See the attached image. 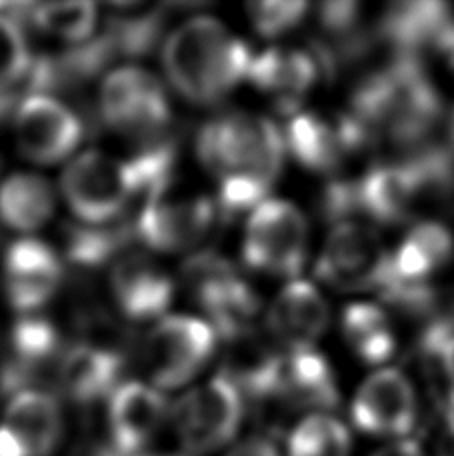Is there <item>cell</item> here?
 I'll use <instances>...</instances> for the list:
<instances>
[{
    "instance_id": "4fadbf2b",
    "label": "cell",
    "mask_w": 454,
    "mask_h": 456,
    "mask_svg": "<svg viewBox=\"0 0 454 456\" xmlns=\"http://www.w3.org/2000/svg\"><path fill=\"white\" fill-rule=\"evenodd\" d=\"M285 146L308 170L332 175L362 149H369L348 114L327 117L322 112H295L288 120Z\"/></svg>"
},
{
    "instance_id": "6da1fadb",
    "label": "cell",
    "mask_w": 454,
    "mask_h": 456,
    "mask_svg": "<svg viewBox=\"0 0 454 456\" xmlns=\"http://www.w3.org/2000/svg\"><path fill=\"white\" fill-rule=\"evenodd\" d=\"M199 159L218 183V208L237 215L263 205L285 159V138L258 114L223 112L200 128Z\"/></svg>"
},
{
    "instance_id": "5b68a950",
    "label": "cell",
    "mask_w": 454,
    "mask_h": 456,
    "mask_svg": "<svg viewBox=\"0 0 454 456\" xmlns=\"http://www.w3.org/2000/svg\"><path fill=\"white\" fill-rule=\"evenodd\" d=\"M242 419L245 396L224 372L186 393L173 411L178 441L191 454L231 449Z\"/></svg>"
},
{
    "instance_id": "ffe728a7",
    "label": "cell",
    "mask_w": 454,
    "mask_h": 456,
    "mask_svg": "<svg viewBox=\"0 0 454 456\" xmlns=\"http://www.w3.org/2000/svg\"><path fill=\"white\" fill-rule=\"evenodd\" d=\"M327 324V300L306 281L288 282L271 305L269 329L287 353L314 348Z\"/></svg>"
},
{
    "instance_id": "f1b7e54d",
    "label": "cell",
    "mask_w": 454,
    "mask_h": 456,
    "mask_svg": "<svg viewBox=\"0 0 454 456\" xmlns=\"http://www.w3.org/2000/svg\"><path fill=\"white\" fill-rule=\"evenodd\" d=\"M30 67L32 56L19 22L0 16V91L20 94V88H27Z\"/></svg>"
},
{
    "instance_id": "1f68e13d",
    "label": "cell",
    "mask_w": 454,
    "mask_h": 456,
    "mask_svg": "<svg viewBox=\"0 0 454 456\" xmlns=\"http://www.w3.org/2000/svg\"><path fill=\"white\" fill-rule=\"evenodd\" d=\"M224 456H282L271 438L266 436H248L245 441L231 444Z\"/></svg>"
},
{
    "instance_id": "7c38bea8",
    "label": "cell",
    "mask_w": 454,
    "mask_h": 456,
    "mask_svg": "<svg viewBox=\"0 0 454 456\" xmlns=\"http://www.w3.org/2000/svg\"><path fill=\"white\" fill-rule=\"evenodd\" d=\"M353 425L361 433L402 441L418 419V398L412 382L396 369H383L362 382L351 404Z\"/></svg>"
},
{
    "instance_id": "83f0119b",
    "label": "cell",
    "mask_w": 454,
    "mask_h": 456,
    "mask_svg": "<svg viewBox=\"0 0 454 456\" xmlns=\"http://www.w3.org/2000/svg\"><path fill=\"white\" fill-rule=\"evenodd\" d=\"M32 20L48 35L59 37L70 43H83L93 35L96 27V6L88 3L72 4H43L35 6Z\"/></svg>"
},
{
    "instance_id": "44dd1931",
    "label": "cell",
    "mask_w": 454,
    "mask_h": 456,
    "mask_svg": "<svg viewBox=\"0 0 454 456\" xmlns=\"http://www.w3.org/2000/svg\"><path fill=\"white\" fill-rule=\"evenodd\" d=\"M271 401L287 409L311 411V414L335 409L338 390L327 358L314 348L282 354L279 382Z\"/></svg>"
},
{
    "instance_id": "9c48e42d",
    "label": "cell",
    "mask_w": 454,
    "mask_h": 456,
    "mask_svg": "<svg viewBox=\"0 0 454 456\" xmlns=\"http://www.w3.org/2000/svg\"><path fill=\"white\" fill-rule=\"evenodd\" d=\"M388 256L378 232L362 221L335 223L316 260V276L336 290H378L388 273Z\"/></svg>"
},
{
    "instance_id": "ac0fdd59",
    "label": "cell",
    "mask_w": 454,
    "mask_h": 456,
    "mask_svg": "<svg viewBox=\"0 0 454 456\" xmlns=\"http://www.w3.org/2000/svg\"><path fill=\"white\" fill-rule=\"evenodd\" d=\"M62 266L48 244L16 240L4 256V290L8 303L20 313H32L54 297L61 284Z\"/></svg>"
},
{
    "instance_id": "484cf974",
    "label": "cell",
    "mask_w": 454,
    "mask_h": 456,
    "mask_svg": "<svg viewBox=\"0 0 454 456\" xmlns=\"http://www.w3.org/2000/svg\"><path fill=\"white\" fill-rule=\"evenodd\" d=\"M351 430L327 412L306 414L290 430L287 456H351Z\"/></svg>"
},
{
    "instance_id": "cb8c5ba5",
    "label": "cell",
    "mask_w": 454,
    "mask_h": 456,
    "mask_svg": "<svg viewBox=\"0 0 454 456\" xmlns=\"http://www.w3.org/2000/svg\"><path fill=\"white\" fill-rule=\"evenodd\" d=\"M54 210L51 184L36 175H12L0 186V221L14 231H35Z\"/></svg>"
},
{
    "instance_id": "d6a6232c",
    "label": "cell",
    "mask_w": 454,
    "mask_h": 456,
    "mask_svg": "<svg viewBox=\"0 0 454 456\" xmlns=\"http://www.w3.org/2000/svg\"><path fill=\"white\" fill-rule=\"evenodd\" d=\"M428 456H454V412L447 414V420L436 436L434 452Z\"/></svg>"
},
{
    "instance_id": "4dcf8cb0",
    "label": "cell",
    "mask_w": 454,
    "mask_h": 456,
    "mask_svg": "<svg viewBox=\"0 0 454 456\" xmlns=\"http://www.w3.org/2000/svg\"><path fill=\"white\" fill-rule=\"evenodd\" d=\"M423 350L439 366V377L447 390L450 412H454V327L449 322H433L423 337Z\"/></svg>"
},
{
    "instance_id": "836d02e7",
    "label": "cell",
    "mask_w": 454,
    "mask_h": 456,
    "mask_svg": "<svg viewBox=\"0 0 454 456\" xmlns=\"http://www.w3.org/2000/svg\"><path fill=\"white\" fill-rule=\"evenodd\" d=\"M372 456H428V452L420 449L418 443L402 438V441H393L385 444L383 449H378Z\"/></svg>"
},
{
    "instance_id": "ba28073f",
    "label": "cell",
    "mask_w": 454,
    "mask_h": 456,
    "mask_svg": "<svg viewBox=\"0 0 454 456\" xmlns=\"http://www.w3.org/2000/svg\"><path fill=\"white\" fill-rule=\"evenodd\" d=\"M308 252V226L301 210L287 200H264L250 213L242 256L258 273L295 276Z\"/></svg>"
},
{
    "instance_id": "2e32d148",
    "label": "cell",
    "mask_w": 454,
    "mask_h": 456,
    "mask_svg": "<svg viewBox=\"0 0 454 456\" xmlns=\"http://www.w3.org/2000/svg\"><path fill=\"white\" fill-rule=\"evenodd\" d=\"M62 436L59 403L43 390L14 395L0 425V456H51Z\"/></svg>"
},
{
    "instance_id": "3957f363",
    "label": "cell",
    "mask_w": 454,
    "mask_h": 456,
    "mask_svg": "<svg viewBox=\"0 0 454 456\" xmlns=\"http://www.w3.org/2000/svg\"><path fill=\"white\" fill-rule=\"evenodd\" d=\"M253 53L213 16H192L170 32L162 62L178 94L194 104H215L248 77Z\"/></svg>"
},
{
    "instance_id": "30bf717a",
    "label": "cell",
    "mask_w": 454,
    "mask_h": 456,
    "mask_svg": "<svg viewBox=\"0 0 454 456\" xmlns=\"http://www.w3.org/2000/svg\"><path fill=\"white\" fill-rule=\"evenodd\" d=\"M216 348V332L194 316H166L150 330L142 361L158 388H176L202 370Z\"/></svg>"
},
{
    "instance_id": "f546056e",
    "label": "cell",
    "mask_w": 454,
    "mask_h": 456,
    "mask_svg": "<svg viewBox=\"0 0 454 456\" xmlns=\"http://www.w3.org/2000/svg\"><path fill=\"white\" fill-rule=\"evenodd\" d=\"M248 19L258 35L266 38L282 37L304 20L306 3H250Z\"/></svg>"
},
{
    "instance_id": "8fae6325",
    "label": "cell",
    "mask_w": 454,
    "mask_h": 456,
    "mask_svg": "<svg viewBox=\"0 0 454 456\" xmlns=\"http://www.w3.org/2000/svg\"><path fill=\"white\" fill-rule=\"evenodd\" d=\"M101 114L112 130L157 142L168 126L170 104L165 88L147 70L118 69L101 88Z\"/></svg>"
},
{
    "instance_id": "7a4b0ae2",
    "label": "cell",
    "mask_w": 454,
    "mask_h": 456,
    "mask_svg": "<svg viewBox=\"0 0 454 456\" xmlns=\"http://www.w3.org/2000/svg\"><path fill=\"white\" fill-rule=\"evenodd\" d=\"M346 114L369 146L385 144L407 154L433 142L444 104L425 64L391 59L362 80Z\"/></svg>"
},
{
    "instance_id": "277c9868",
    "label": "cell",
    "mask_w": 454,
    "mask_h": 456,
    "mask_svg": "<svg viewBox=\"0 0 454 456\" xmlns=\"http://www.w3.org/2000/svg\"><path fill=\"white\" fill-rule=\"evenodd\" d=\"M454 255V240L441 223H418L388 256V273L380 297L407 313H426L433 306L431 281Z\"/></svg>"
},
{
    "instance_id": "52a82bcc",
    "label": "cell",
    "mask_w": 454,
    "mask_h": 456,
    "mask_svg": "<svg viewBox=\"0 0 454 456\" xmlns=\"http://www.w3.org/2000/svg\"><path fill=\"white\" fill-rule=\"evenodd\" d=\"M192 297L213 321L216 335L229 338L255 329L258 297L229 260L215 252L194 255L184 266Z\"/></svg>"
},
{
    "instance_id": "e0dca14e",
    "label": "cell",
    "mask_w": 454,
    "mask_h": 456,
    "mask_svg": "<svg viewBox=\"0 0 454 456\" xmlns=\"http://www.w3.org/2000/svg\"><path fill=\"white\" fill-rule=\"evenodd\" d=\"M322 64L311 48L272 46L253 56L248 80L277 104L280 112L293 117L316 85Z\"/></svg>"
},
{
    "instance_id": "7402d4cb",
    "label": "cell",
    "mask_w": 454,
    "mask_h": 456,
    "mask_svg": "<svg viewBox=\"0 0 454 456\" xmlns=\"http://www.w3.org/2000/svg\"><path fill=\"white\" fill-rule=\"evenodd\" d=\"M112 295L131 321H152L166 311L174 295L173 281L149 256L128 255L112 268Z\"/></svg>"
},
{
    "instance_id": "603a6c76",
    "label": "cell",
    "mask_w": 454,
    "mask_h": 456,
    "mask_svg": "<svg viewBox=\"0 0 454 456\" xmlns=\"http://www.w3.org/2000/svg\"><path fill=\"white\" fill-rule=\"evenodd\" d=\"M123 361L112 350L78 345L62 356L59 364V385L72 401L94 403L104 396H112L118 388Z\"/></svg>"
},
{
    "instance_id": "8992f818",
    "label": "cell",
    "mask_w": 454,
    "mask_h": 456,
    "mask_svg": "<svg viewBox=\"0 0 454 456\" xmlns=\"http://www.w3.org/2000/svg\"><path fill=\"white\" fill-rule=\"evenodd\" d=\"M62 192L80 221L94 226L118 215H131L136 194L131 160L102 152L80 154L64 170Z\"/></svg>"
},
{
    "instance_id": "4316f807",
    "label": "cell",
    "mask_w": 454,
    "mask_h": 456,
    "mask_svg": "<svg viewBox=\"0 0 454 456\" xmlns=\"http://www.w3.org/2000/svg\"><path fill=\"white\" fill-rule=\"evenodd\" d=\"M134 239V234L126 224L118 228H101V226H69L67 228V256L78 266H101L125 244Z\"/></svg>"
},
{
    "instance_id": "5bb4252c",
    "label": "cell",
    "mask_w": 454,
    "mask_h": 456,
    "mask_svg": "<svg viewBox=\"0 0 454 456\" xmlns=\"http://www.w3.org/2000/svg\"><path fill=\"white\" fill-rule=\"evenodd\" d=\"M166 194L134 218L131 226L134 239L157 250L197 247L215 228L221 208L207 197L168 199Z\"/></svg>"
},
{
    "instance_id": "9a60e30c",
    "label": "cell",
    "mask_w": 454,
    "mask_h": 456,
    "mask_svg": "<svg viewBox=\"0 0 454 456\" xmlns=\"http://www.w3.org/2000/svg\"><path fill=\"white\" fill-rule=\"evenodd\" d=\"M14 130L24 157L40 165L67 159L83 138L77 114L45 94H32L20 104Z\"/></svg>"
},
{
    "instance_id": "d6986e66",
    "label": "cell",
    "mask_w": 454,
    "mask_h": 456,
    "mask_svg": "<svg viewBox=\"0 0 454 456\" xmlns=\"http://www.w3.org/2000/svg\"><path fill=\"white\" fill-rule=\"evenodd\" d=\"M166 419V401L157 388L142 382L120 385L110 396V452L139 456Z\"/></svg>"
},
{
    "instance_id": "d4e9b609",
    "label": "cell",
    "mask_w": 454,
    "mask_h": 456,
    "mask_svg": "<svg viewBox=\"0 0 454 456\" xmlns=\"http://www.w3.org/2000/svg\"><path fill=\"white\" fill-rule=\"evenodd\" d=\"M343 335L364 362H386L396 353V332L385 308L370 303L346 306Z\"/></svg>"
}]
</instances>
